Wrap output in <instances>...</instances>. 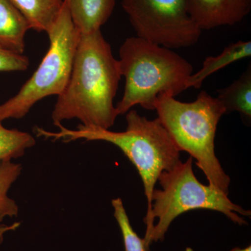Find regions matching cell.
<instances>
[{
    "label": "cell",
    "instance_id": "6da1fadb",
    "mask_svg": "<svg viewBox=\"0 0 251 251\" xmlns=\"http://www.w3.org/2000/svg\"><path fill=\"white\" fill-rule=\"evenodd\" d=\"M121 77L101 30L80 34L70 78L52 111L54 125L77 119L86 126L109 129L118 116L113 101Z\"/></svg>",
    "mask_w": 251,
    "mask_h": 251
},
{
    "label": "cell",
    "instance_id": "7a4b0ae2",
    "mask_svg": "<svg viewBox=\"0 0 251 251\" xmlns=\"http://www.w3.org/2000/svg\"><path fill=\"white\" fill-rule=\"evenodd\" d=\"M126 129L114 132L109 129L80 125L76 129H68L57 125L59 131L34 128L36 136L65 142L83 139L87 141L108 142L120 149L138 170L148 201V211L144 219L150 217L155 185L163 172L170 171L180 161L179 150L158 118L149 120L136 110L126 112Z\"/></svg>",
    "mask_w": 251,
    "mask_h": 251
},
{
    "label": "cell",
    "instance_id": "3957f363",
    "mask_svg": "<svg viewBox=\"0 0 251 251\" xmlns=\"http://www.w3.org/2000/svg\"><path fill=\"white\" fill-rule=\"evenodd\" d=\"M119 53L125 87L123 97L115 106L118 115L137 105L155 110L158 96L170 94L175 97L188 90L193 66L173 50L135 36L126 39Z\"/></svg>",
    "mask_w": 251,
    "mask_h": 251
},
{
    "label": "cell",
    "instance_id": "277c9868",
    "mask_svg": "<svg viewBox=\"0 0 251 251\" xmlns=\"http://www.w3.org/2000/svg\"><path fill=\"white\" fill-rule=\"evenodd\" d=\"M158 119L179 151L196 160L209 184L228 195L230 178L216 156L215 137L218 124L226 114L217 98L206 91L191 103H184L170 94L158 96L155 103Z\"/></svg>",
    "mask_w": 251,
    "mask_h": 251
},
{
    "label": "cell",
    "instance_id": "5b68a950",
    "mask_svg": "<svg viewBox=\"0 0 251 251\" xmlns=\"http://www.w3.org/2000/svg\"><path fill=\"white\" fill-rule=\"evenodd\" d=\"M162 189H154L151 213L146 224L145 246L150 251L152 242H163L176 218L193 209L219 211L234 224L248 225L242 216L250 217L251 211L234 204L226 194L211 185L202 184L195 176L193 158L178 162L170 171L163 172L158 179Z\"/></svg>",
    "mask_w": 251,
    "mask_h": 251
},
{
    "label": "cell",
    "instance_id": "8992f818",
    "mask_svg": "<svg viewBox=\"0 0 251 251\" xmlns=\"http://www.w3.org/2000/svg\"><path fill=\"white\" fill-rule=\"evenodd\" d=\"M49 51L30 78L12 98L0 105V120L21 119L39 100L58 97L65 90L74 64L80 34L64 1L58 17L47 32Z\"/></svg>",
    "mask_w": 251,
    "mask_h": 251
},
{
    "label": "cell",
    "instance_id": "52a82bcc",
    "mask_svg": "<svg viewBox=\"0 0 251 251\" xmlns=\"http://www.w3.org/2000/svg\"><path fill=\"white\" fill-rule=\"evenodd\" d=\"M122 6L144 40L173 50L195 45L201 37L186 0H122Z\"/></svg>",
    "mask_w": 251,
    "mask_h": 251
},
{
    "label": "cell",
    "instance_id": "ba28073f",
    "mask_svg": "<svg viewBox=\"0 0 251 251\" xmlns=\"http://www.w3.org/2000/svg\"><path fill=\"white\" fill-rule=\"evenodd\" d=\"M189 14L201 29L234 25L247 17L251 0H186Z\"/></svg>",
    "mask_w": 251,
    "mask_h": 251
},
{
    "label": "cell",
    "instance_id": "9c48e42d",
    "mask_svg": "<svg viewBox=\"0 0 251 251\" xmlns=\"http://www.w3.org/2000/svg\"><path fill=\"white\" fill-rule=\"evenodd\" d=\"M80 34L100 29L115 9L116 0H64Z\"/></svg>",
    "mask_w": 251,
    "mask_h": 251
},
{
    "label": "cell",
    "instance_id": "30bf717a",
    "mask_svg": "<svg viewBox=\"0 0 251 251\" xmlns=\"http://www.w3.org/2000/svg\"><path fill=\"white\" fill-rule=\"evenodd\" d=\"M30 29L27 18L10 0H0V48L23 54Z\"/></svg>",
    "mask_w": 251,
    "mask_h": 251
},
{
    "label": "cell",
    "instance_id": "8fae6325",
    "mask_svg": "<svg viewBox=\"0 0 251 251\" xmlns=\"http://www.w3.org/2000/svg\"><path fill=\"white\" fill-rule=\"evenodd\" d=\"M217 99L222 104L226 114L238 112L244 123L251 120V67L226 88L218 90Z\"/></svg>",
    "mask_w": 251,
    "mask_h": 251
},
{
    "label": "cell",
    "instance_id": "7c38bea8",
    "mask_svg": "<svg viewBox=\"0 0 251 251\" xmlns=\"http://www.w3.org/2000/svg\"><path fill=\"white\" fill-rule=\"evenodd\" d=\"M251 56V41H239L229 44L221 54L216 57H206L202 64V67L197 73L193 74L187 80L188 89L194 87L201 88L203 82L220 69L227 67L232 63L237 62Z\"/></svg>",
    "mask_w": 251,
    "mask_h": 251
},
{
    "label": "cell",
    "instance_id": "4fadbf2b",
    "mask_svg": "<svg viewBox=\"0 0 251 251\" xmlns=\"http://www.w3.org/2000/svg\"><path fill=\"white\" fill-rule=\"evenodd\" d=\"M25 18L31 29L47 33L58 17L64 0H10Z\"/></svg>",
    "mask_w": 251,
    "mask_h": 251
},
{
    "label": "cell",
    "instance_id": "5bb4252c",
    "mask_svg": "<svg viewBox=\"0 0 251 251\" xmlns=\"http://www.w3.org/2000/svg\"><path fill=\"white\" fill-rule=\"evenodd\" d=\"M1 122L0 120V162L20 158L35 145L32 135L17 129H8Z\"/></svg>",
    "mask_w": 251,
    "mask_h": 251
},
{
    "label": "cell",
    "instance_id": "9a60e30c",
    "mask_svg": "<svg viewBox=\"0 0 251 251\" xmlns=\"http://www.w3.org/2000/svg\"><path fill=\"white\" fill-rule=\"evenodd\" d=\"M22 171V166L11 161L0 162V223L6 217L17 216L19 208L8 196L12 186Z\"/></svg>",
    "mask_w": 251,
    "mask_h": 251
},
{
    "label": "cell",
    "instance_id": "2e32d148",
    "mask_svg": "<svg viewBox=\"0 0 251 251\" xmlns=\"http://www.w3.org/2000/svg\"><path fill=\"white\" fill-rule=\"evenodd\" d=\"M114 216L121 230L125 251H150L145 246V241L135 232L127 215L121 198L112 200Z\"/></svg>",
    "mask_w": 251,
    "mask_h": 251
},
{
    "label": "cell",
    "instance_id": "e0dca14e",
    "mask_svg": "<svg viewBox=\"0 0 251 251\" xmlns=\"http://www.w3.org/2000/svg\"><path fill=\"white\" fill-rule=\"evenodd\" d=\"M29 65V59L24 54L0 48V72H24Z\"/></svg>",
    "mask_w": 251,
    "mask_h": 251
},
{
    "label": "cell",
    "instance_id": "ac0fdd59",
    "mask_svg": "<svg viewBox=\"0 0 251 251\" xmlns=\"http://www.w3.org/2000/svg\"><path fill=\"white\" fill-rule=\"evenodd\" d=\"M19 226V223H15L14 224L11 225V226H0V244H1V243L3 242V239H4V234L6 233V232H8V231L10 230H13V229L17 228V227Z\"/></svg>",
    "mask_w": 251,
    "mask_h": 251
},
{
    "label": "cell",
    "instance_id": "d6986e66",
    "mask_svg": "<svg viewBox=\"0 0 251 251\" xmlns=\"http://www.w3.org/2000/svg\"><path fill=\"white\" fill-rule=\"evenodd\" d=\"M229 251H251V245H249V247L244 248V249L240 247H236Z\"/></svg>",
    "mask_w": 251,
    "mask_h": 251
},
{
    "label": "cell",
    "instance_id": "ffe728a7",
    "mask_svg": "<svg viewBox=\"0 0 251 251\" xmlns=\"http://www.w3.org/2000/svg\"><path fill=\"white\" fill-rule=\"evenodd\" d=\"M184 251H194V250H193L191 248H187V249H185Z\"/></svg>",
    "mask_w": 251,
    "mask_h": 251
}]
</instances>
